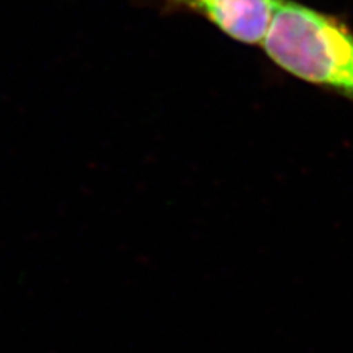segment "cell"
Instances as JSON below:
<instances>
[{
	"instance_id": "1",
	"label": "cell",
	"mask_w": 353,
	"mask_h": 353,
	"mask_svg": "<svg viewBox=\"0 0 353 353\" xmlns=\"http://www.w3.org/2000/svg\"><path fill=\"white\" fill-rule=\"evenodd\" d=\"M262 48L285 72L353 101V31L341 19L280 0Z\"/></svg>"
},
{
	"instance_id": "2",
	"label": "cell",
	"mask_w": 353,
	"mask_h": 353,
	"mask_svg": "<svg viewBox=\"0 0 353 353\" xmlns=\"http://www.w3.org/2000/svg\"><path fill=\"white\" fill-rule=\"evenodd\" d=\"M165 9L203 17L228 37L246 44L263 41L280 0H161Z\"/></svg>"
}]
</instances>
